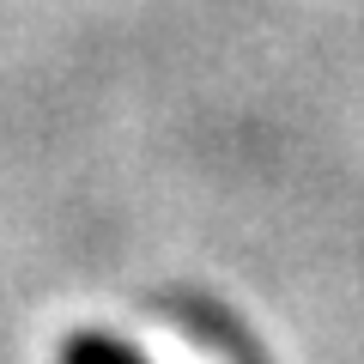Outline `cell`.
Returning a JSON list of instances; mask_svg holds the SVG:
<instances>
[{
  "mask_svg": "<svg viewBox=\"0 0 364 364\" xmlns=\"http://www.w3.org/2000/svg\"><path fill=\"white\" fill-rule=\"evenodd\" d=\"M61 364H146V358L116 334H73L61 346Z\"/></svg>",
  "mask_w": 364,
  "mask_h": 364,
  "instance_id": "cell-1",
  "label": "cell"
}]
</instances>
